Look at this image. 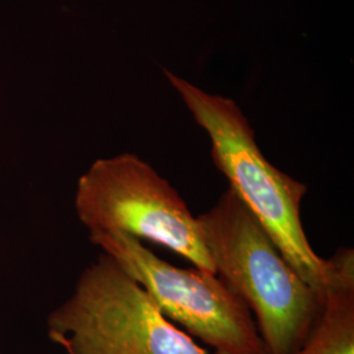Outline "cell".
<instances>
[{
    "mask_svg": "<svg viewBox=\"0 0 354 354\" xmlns=\"http://www.w3.org/2000/svg\"><path fill=\"white\" fill-rule=\"evenodd\" d=\"M196 122L212 142L215 167L304 282L320 294L333 282L339 256L320 257L306 236L301 203L307 185L279 171L261 152L254 131L232 99L212 95L165 71Z\"/></svg>",
    "mask_w": 354,
    "mask_h": 354,
    "instance_id": "6da1fadb",
    "label": "cell"
},
{
    "mask_svg": "<svg viewBox=\"0 0 354 354\" xmlns=\"http://www.w3.org/2000/svg\"><path fill=\"white\" fill-rule=\"evenodd\" d=\"M197 219L216 276L254 314L266 354L298 351L320 317L326 294L297 274L232 190Z\"/></svg>",
    "mask_w": 354,
    "mask_h": 354,
    "instance_id": "7a4b0ae2",
    "label": "cell"
},
{
    "mask_svg": "<svg viewBox=\"0 0 354 354\" xmlns=\"http://www.w3.org/2000/svg\"><path fill=\"white\" fill-rule=\"evenodd\" d=\"M46 329L67 354H209L104 252L49 314Z\"/></svg>",
    "mask_w": 354,
    "mask_h": 354,
    "instance_id": "3957f363",
    "label": "cell"
},
{
    "mask_svg": "<svg viewBox=\"0 0 354 354\" xmlns=\"http://www.w3.org/2000/svg\"><path fill=\"white\" fill-rule=\"evenodd\" d=\"M74 206L89 235L121 232L146 239L216 274L197 216L165 177L134 153L95 160L77 180Z\"/></svg>",
    "mask_w": 354,
    "mask_h": 354,
    "instance_id": "277c9868",
    "label": "cell"
},
{
    "mask_svg": "<svg viewBox=\"0 0 354 354\" xmlns=\"http://www.w3.org/2000/svg\"><path fill=\"white\" fill-rule=\"evenodd\" d=\"M89 239L140 282L167 319L214 354H266L251 310L216 274L171 266L127 234H92Z\"/></svg>",
    "mask_w": 354,
    "mask_h": 354,
    "instance_id": "5b68a950",
    "label": "cell"
},
{
    "mask_svg": "<svg viewBox=\"0 0 354 354\" xmlns=\"http://www.w3.org/2000/svg\"><path fill=\"white\" fill-rule=\"evenodd\" d=\"M291 354H354V253L339 251V269L326 291L317 324L304 345Z\"/></svg>",
    "mask_w": 354,
    "mask_h": 354,
    "instance_id": "8992f818",
    "label": "cell"
}]
</instances>
